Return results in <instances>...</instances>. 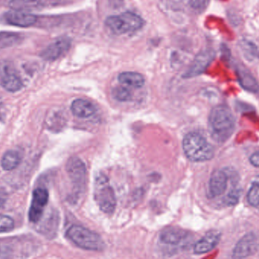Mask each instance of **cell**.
<instances>
[{"label": "cell", "mask_w": 259, "mask_h": 259, "mask_svg": "<svg viewBox=\"0 0 259 259\" xmlns=\"http://www.w3.org/2000/svg\"><path fill=\"white\" fill-rule=\"evenodd\" d=\"M6 23L20 27H28L37 21V17L28 12L12 9L4 15Z\"/></svg>", "instance_id": "4fadbf2b"}, {"label": "cell", "mask_w": 259, "mask_h": 259, "mask_svg": "<svg viewBox=\"0 0 259 259\" xmlns=\"http://www.w3.org/2000/svg\"><path fill=\"white\" fill-rule=\"evenodd\" d=\"M21 39V36L18 33L1 32L0 33V50L12 47V46L18 44Z\"/></svg>", "instance_id": "44dd1931"}, {"label": "cell", "mask_w": 259, "mask_h": 259, "mask_svg": "<svg viewBox=\"0 0 259 259\" xmlns=\"http://www.w3.org/2000/svg\"><path fill=\"white\" fill-rule=\"evenodd\" d=\"M176 1H179V2H181V1H183V0H176Z\"/></svg>", "instance_id": "f546056e"}, {"label": "cell", "mask_w": 259, "mask_h": 259, "mask_svg": "<svg viewBox=\"0 0 259 259\" xmlns=\"http://www.w3.org/2000/svg\"><path fill=\"white\" fill-rule=\"evenodd\" d=\"M247 200L249 205L253 207L259 206V184H252L248 193Z\"/></svg>", "instance_id": "cb8c5ba5"}, {"label": "cell", "mask_w": 259, "mask_h": 259, "mask_svg": "<svg viewBox=\"0 0 259 259\" xmlns=\"http://www.w3.org/2000/svg\"><path fill=\"white\" fill-rule=\"evenodd\" d=\"M235 118L231 109L219 105L211 109L208 117V129L214 141L223 143L229 139L235 130Z\"/></svg>", "instance_id": "6da1fadb"}, {"label": "cell", "mask_w": 259, "mask_h": 259, "mask_svg": "<svg viewBox=\"0 0 259 259\" xmlns=\"http://www.w3.org/2000/svg\"><path fill=\"white\" fill-rule=\"evenodd\" d=\"M71 112L78 118L87 119L97 113V107L92 102L84 99H77L73 101L71 106Z\"/></svg>", "instance_id": "2e32d148"}, {"label": "cell", "mask_w": 259, "mask_h": 259, "mask_svg": "<svg viewBox=\"0 0 259 259\" xmlns=\"http://www.w3.org/2000/svg\"><path fill=\"white\" fill-rule=\"evenodd\" d=\"M259 249V233L252 231L246 234L236 245L233 257L236 258H247L256 253Z\"/></svg>", "instance_id": "ba28073f"}, {"label": "cell", "mask_w": 259, "mask_h": 259, "mask_svg": "<svg viewBox=\"0 0 259 259\" xmlns=\"http://www.w3.org/2000/svg\"><path fill=\"white\" fill-rule=\"evenodd\" d=\"M221 234L218 231L207 233L194 246V253L201 255L212 250L220 241Z\"/></svg>", "instance_id": "9a60e30c"}, {"label": "cell", "mask_w": 259, "mask_h": 259, "mask_svg": "<svg viewBox=\"0 0 259 259\" xmlns=\"http://www.w3.org/2000/svg\"><path fill=\"white\" fill-rule=\"evenodd\" d=\"M105 24L113 34L123 35L141 29L144 25V20L137 14L126 12L108 17Z\"/></svg>", "instance_id": "5b68a950"}, {"label": "cell", "mask_w": 259, "mask_h": 259, "mask_svg": "<svg viewBox=\"0 0 259 259\" xmlns=\"http://www.w3.org/2000/svg\"><path fill=\"white\" fill-rule=\"evenodd\" d=\"M228 186V176L223 170H215L211 174L208 184V193L211 198H215L225 193Z\"/></svg>", "instance_id": "5bb4252c"}, {"label": "cell", "mask_w": 259, "mask_h": 259, "mask_svg": "<svg viewBox=\"0 0 259 259\" xmlns=\"http://www.w3.org/2000/svg\"><path fill=\"white\" fill-rule=\"evenodd\" d=\"M0 85L9 92H17L23 88L22 80L10 61L0 62Z\"/></svg>", "instance_id": "8992f818"}, {"label": "cell", "mask_w": 259, "mask_h": 259, "mask_svg": "<svg viewBox=\"0 0 259 259\" xmlns=\"http://www.w3.org/2000/svg\"><path fill=\"white\" fill-rule=\"evenodd\" d=\"M190 238V234L178 228H166L160 234L159 243L167 247H184Z\"/></svg>", "instance_id": "9c48e42d"}, {"label": "cell", "mask_w": 259, "mask_h": 259, "mask_svg": "<svg viewBox=\"0 0 259 259\" xmlns=\"http://www.w3.org/2000/svg\"><path fill=\"white\" fill-rule=\"evenodd\" d=\"M237 76H238L239 82L240 85L246 91L252 93H256L259 91L258 82L252 77V75L243 69V68L237 67Z\"/></svg>", "instance_id": "ac0fdd59"}, {"label": "cell", "mask_w": 259, "mask_h": 259, "mask_svg": "<svg viewBox=\"0 0 259 259\" xmlns=\"http://www.w3.org/2000/svg\"><path fill=\"white\" fill-rule=\"evenodd\" d=\"M240 45H241L242 51L246 59L249 60H253L255 58L258 57V48L253 43L249 41H243Z\"/></svg>", "instance_id": "7402d4cb"}, {"label": "cell", "mask_w": 259, "mask_h": 259, "mask_svg": "<svg viewBox=\"0 0 259 259\" xmlns=\"http://www.w3.org/2000/svg\"><path fill=\"white\" fill-rule=\"evenodd\" d=\"M67 173L77 193H83L86 187L87 168L84 163L77 157L68 160L66 165Z\"/></svg>", "instance_id": "52a82bcc"}, {"label": "cell", "mask_w": 259, "mask_h": 259, "mask_svg": "<svg viewBox=\"0 0 259 259\" xmlns=\"http://www.w3.org/2000/svg\"><path fill=\"white\" fill-rule=\"evenodd\" d=\"M21 161V155L16 151L10 150L4 154L2 158L1 165L3 170H14L16 168Z\"/></svg>", "instance_id": "d6986e66"}, {"label": "cell", "mask_w": 259, "mask_h": 259, "mask_svg": "<svg viewBox=\"0 0 259 259\" xmlns=\"http://www.w3.org/2000/svg\"><path fill=\"white\" fill-rule=\"evenodd\" d=\"M48 200L49 193L46 189L37 188L33 191L31 205L29 210V220L30 221L37 223L40 220Z\"/></svg>", "instance_id": "8fae6325"}, {"label": "cell", "mask_w": 259, "mask_h": 259, "mask_svg": "<svg viewBox=\"0 0 259 259\" xmlns=\"http://www.w3.org/2000/svg\"><path fill=\"white\" fill-rule=\"evenodd\" d=\"M15 227L13 219L9 216L0 214V233H6L12 231Z\"/></svg>", "instance_id": "d4e9b609"}, {"label": "cell", "mask_w": 259, "mask_h": 259, "mask_svg": "<svg viewBox=\"0 0 259 259\" xmlns=\"http://www.w3.org/2000/svg\"><path fill=\"white\" fill-rule=\"evenodd\" d=\"M190 4L195 10L202 12L208 6V0H190Z\"/></svg>", "instance_id": "4316f807"}, {"label": "cell", "mask_w": 259, "mask_h": 259, "mask_svg": "<svg viewBox=\"0 0 259 259\" xmlns=\"http://www.w3.org/2000/svg\"><path fill=\"white\" fill-rule=\"evenodd\" d=\"M118 82L123 85L140 88L144 85L145 79L140 73L136 71H124L118 76Z\"/></svg>", "instance_id": "e0dca14e"}, {"label": "cell", "mask_w": 259, "mask_h": 259, "mask_svg": "<svg viewBox=\"0 0 259 259\" xmlns=\"http://www.w3.org/2000/svg\"><path fill=\"white\" fill-rule=\"evenodd\" d=\"M250 162L255 167H259V152H255L250 157Z\"/></svg>", "instance_id": "f1b7e54d"}, {"label": "cell", "mask_w": 259, "mask_h": 259, "mask_svg": "<svg viewBox=\"0 0 259 259\" xmlns=\"http://www.w3.org/2000/svg\"><path fill=\"white\" fill-rule=\"evenodd\" d=\"M42 6V0H11L9 3L12 9L28 12L39 9Z\"/></svg>", "instance_id": "ffe728a7"}, {"label": "cell", "mask_w": 259, "mask_h": 259, "mask_svg": "<svg viewBox=\"0 0 259 259\" xmlns=\"http://www.w3.org/2000/svg\"><path fill=\"white\" fill-rule=\"evenodd\" d=\"M94 199L103 212L112 214L116 208V196L107 176L99 173L94 182Z\"/></svg>", "instance_id": "3957f363"}, {"label": "cell", "mask_w": 259, "mask_h": 259, "mask_svg": "<svg viewBox=\"0 0 259 259\" xmlns=\"http://www.w3.org/2000/svg\"><path fill=\"white\" fill-rule=\"evenodd\" d=\"M184 154L190 161L203 162L209 161L214 156V149L200 134L190 132L183 141Z\"/></svg>", "instance_id": "7a4b0ae2"}, {"label": "cell", "mask_w": 259, "mask_h": 259, "mask_svg": "<svg viewBox=\"0 0 259 259\" xmlns=\"http://www.w3.org/2000/svg\"><path fill=\"white\" fill-rule=\"evenodd\" d=\"M71 46V40L68 36L58 38L42 50L40 56L46 61L56 60L66 53Z\"/></svg>", "instance_id": "7c38bea8"}, {"label": "cell", "mask_w": 259, "mask_h": 259, "mask_svg": "<svg viewBox=\"0 0 259 259\" xmlns=\"http://www.w3.org/2000/svg\"><path fill=\"white\" fill-rule=\"evenodd\" d=\"M215 56L214 50H205L199 53L195 58L193 62L190 65V68L187 70L184 75L185 79L196 77L202 74L206 69L207 67L211 64Z\"/></svg>", "instance_id": "30bf717a"}, {"label": "cell", "mask_w": 259, "mask_h": 259, "mask_svg": "<svg viewBox=\"0 0 259 259\" xmlns=\"http://www.w3.org/2000/svg\"><path fill=\"white\" fill-rule=\"evenodd\" d=\"M112 97L118 101H129L132 98L131 91L124 86H118L113 88L112 91Z\"/></svg>", "instance_id": "603a6c76"}, {"label": "cell", "mask_w": 259, "mask_h": 259, "mask_svg": "<svg viewBox=\"0 0 259 259\" xmlns=\"http://www.w3.org/2000/svg\"><path fill=\"white\" fill-rule=\"evenodd\" d=\"M67 237L79 248L89 251H102L105 243L97 233L80 226L73 225L67 231Z\"/></svg>", "instance_id": "277c9868"}, {"label": "cell", "mask_w": 259, "mask_h": 259, "mask_svg": "<svg viewBox=\"0 0 259 259\" xmlns=\"http://www.w3.org/2000/svg\"><path fill=\"white\" fill-rule=\"evenodd\" d=\"M11 252L12 250L9 246L0 243V258H9L11 256Z\"/></svg>", "instance_id": "83f0119b"}, {"label": "cell", "mask_w": 259, "mask_h": 259, "mask_svg": "<svg viewBox=\"0 0 259 259\" xmlns=\"http://www.w3.org/2000/svg\"><path fill=\"white\" fill-rule=\"evenodd\" d=\"M240 195H241V190L240 189L236 188L231 190L228 193L226 197V200H225L227 205H230V206L237 205L238 203L239 199H240Z\"/></svg>", "instance_id": "484cf974"}]
</instances>
